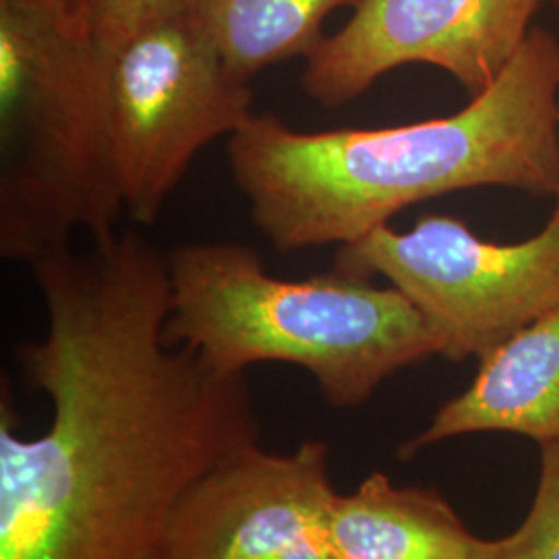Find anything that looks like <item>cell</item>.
<instances>
[{
	"mask_svg": "<svg viewBox=\"0 0 559 559\" xmlns=\"http://www.w3.org/2000/svg\"><path fill=\"white\" fill-rule=\"evenodd\" d=\"M558 122H559V102H558Z\"/></svg>",
	"mask_w": 559,
	"mask_h": 559,
	"instance_id": "2e32d148",
	"label": "cell"
},
{
	"mask_svg": "<svg viewBox=\"0 0 559 559\" xmlns=\"http://www.w3.org/2000/svg\"><path fill=\"white\" fill-rule=\"evenodd\" d=\"M106 110L124 212L145 226L205 145L255 117L251 81L224 62L182 7L108 59Z\"/></svg>",
	"mask_w": 559,
	"mask_h": 559,
	"instance_id": "5b68a950",
	"label": "cell"
},
{
	"mask_svg": "<svg viewBox=\"0 0 559 559\" xmlns=\"http://www.w3.org/2000/svg\"><path fill=\"white\" fill-rule=\"evenodd\" d=\"M479 362L475 381L441 404L417 436L400 443L402 462L485 431L519 433L539 445L559 441V305Z\"/></svg>",
	"mask_w": 559,
	"mask_h": 559,
	"instance_id": "9c48e42d",
	"label": "cell"
},
{
	"mask_svg": "<svg viewBox=\"0 0 559 559\" xmlns=\"http://www.w3.org/2000/svg\"><path fill=\"white\" fill-rule=\"evenodd\" d=\"M360 0H180L242 80L297 57H311L325 38L323 21Z\"/></svg>",
	"mask_w": 559,
	"mask_h": 559,
	"instance_id": "8fae6325",
	"label": "cell"
},
{
	"mask_svg": "<svg viewBox=\"0 0 559 559\" xmlns=\"http://www.w3.org/2000/svg\"><path fill=\"white\" fill-rule=\"evenodd\" d=\"M180 0H90L87 32L110 59L150 23L179 9Z\"/></svg>",
	"mask_w": 559,
	"mask_h": 559,
	"instance_id": "4fadbf2b",
	"label": "cell"
},
{
	"mask_svg": "<svg viewBox=\"0 0 559 559\" xmlns=\"http://www.w3.org/2000/svg\"><path fill=\"white\" fill-rule=\"evenodd\" d=\"M57 9L64 17H69L83 27H87V11H90V0H41Z\"/></svg>",
	"mask_w": 559,
	"mask_h": 559,
	"instance_id": "5bb4252c",
	"label": "cell"
},
{
	"mask_svg": "<svg viewBox=\"0 0 559 559\" xmlns=\"http://www.w3.org/2000/svg\"><path fill=\"white\" fill-rule=\"evenodd\" d=\"M558 102L559 41L533 25L493 85L452 117L299 131L255 112L226 154L274 249L344 247L419 201L475 187L559 198Z\"/></svg>",
	"mask_w": 559,
	"mask_h": 559,
	"instance_id": "7a4b0ae2",
	"label": "cell"
},
{
	"mask_svg": "<svg viewBox=\"0 0 559 559\" xmlns=\"http://www.w3.org/2000/svg\"><path fill=\"white\" fill-rule=\"evenodd\" d=\"M330 445L307 440L290 452L261 443L214 466L180 501L173 559H332Z\"/></svg>",
	"mask_w": 559,
	"mask_h": 559,
	"instance_id": "ba28073f",
	"label": "cell"
},
{
	"mask_svg": "<svg viewBox=\"0 0 559 559\" xmlns=\"http://www.w3.org/2000/svg\"><path fill=\"white\" fill-rule=\"evenodd\" d=\"M500 549L438 491L399 487L378 471L338 493L330 514L332 559H496Z\"/></svg>",
	"mask_w": 559,
	"mask_h": 559,
	"instance_id": "30bf717a",
	"label": "cell"
},
{
	"mask_svg": "<svg viewBox=\"0 0 559 559\" xmlns=\"http://www.w3.org/2000/svg\"><path fill=\"white\" fill-rule=\"evenodd\" d=\"M46 334L15 346L50 402L38 436L0 399V559H173L180 501L261 443L247 373L166 338L168 255L133 230L29 263Z\"/></svg>",
	"mask_w": 559,
	"mask_h": 559,
	"instance_id": "6da1fadb",
	"label": "cell"
},
{
	"mask_svg": "<svg viewBox=\"0 0 559 559\" xmlns=\"http://www.w3.org/2000/svg\"><path fill=\"white\" fill-rule=\"evenodd\" d=\"M334 267L399 288L433 330L443 359H485L559 305V198L539 235L516 245L429 214L408 233L380 226L340 247Z\"/></svg>",
	"mask_w": 559,
	"mask_h": 559,
	"instance_id": "8992f818",
	"label": "cell"
},
{
	"mask_svg": "<svg viewBox=\"0 0 559 559\" xmlns=\"http://www.w3.org/2000/svg\"><path fill=\"white\" fill-rule=\"evenodd\" d=\"M543 0H360L346 25L307 57L305 96L334 110L385 73L431 64L477 98L516 57Z\"/></svg>",
	"mask_w": 559,
	"mask_h": 559,
	"instance_id": "52a82bcc",
	"label": "cell"
},
{
	"mask_svg": "<svg viewBox=\"0 0 559 559\" xmlns=\"http://www.w3.org/2000/svg\"><path fill=\"white\" fill-rule=\"evenodd\" d=\"M108 57L41 0H0V255L104 242L124 212L106 110Z\"/></svg>",
	"mask_w": 559,
	"mask_h": 559,
	"instance_id": "277c9868",
	"label": "cell"
},
{
	"mask_svg": "<svg viewBox=\"0 0 559 559\" xmlns=\"http://www.w3.org/2000/svg\"><path fill=\"white\" fill-rule=\"evenodd\" d=\"M554 4H556V9L559 11V0H554Z\"/></svg>",
	"mask_w": 559,
	"mask_h": 559,
	"instance_id": "9a60e30c",
	"label": "cell"
},
{
	"mask_svg": "<svg viewBox=\"0 0 559 559\" xmlns=\"http://www.w3.org/2000/svg\"><path fill=\"white\" fill-rule=\"evenodd\" d=\"M496 559H559V441L540 445L535 500L519 528L501 539Z\"/></svg>",
	"mask_w": 559,
	"mask_h": 559,
	"instance_id": "7c38bea8",
	"label": "cell"
},
{
	"mask_svg": "<svg viewBox=\"0 0 559 559\" xmlns=\"http://www.w3.org/2000/svg\"><path fill=\"white\" fill-rule=\"evenodd\" d=\"M168 255L166 338L226 373L261 362L307 371L321 399L350 411L406 367L440 357V342L399 288L332 267L272 276L239 242H189Z\"/></svg>",
	"mask_w": 559,
	"mask_h": 559,
	"instance_id": "3957f363",
	"label": "cell"
}]
</instances>
